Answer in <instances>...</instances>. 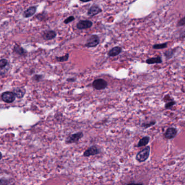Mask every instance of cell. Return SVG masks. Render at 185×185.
Wrapping results in <instances>:
<instances>
[{
	"label": "cell",
	"instance_id": "17",
	"mask_svg": "<svg viewBox=\"0 0 185 185\" xmlns=\"http://www.w3.org/2000/svg\"><path fill=\"white\" fill-rule=\"evenodd\" d=\"M14 51L15 53H17L18 54H19L20 56H23V55L25 54L26 53L25 50L23 48L20 47L19 46H18L17 45H15V46L14 47Z\"/></svg>",
	"mask_w": 185,
	"mask_h": 185
},
{
	"label": "cell",
	"instance_id": "1",
	"mask_svg": "<svg viewBox=\"0 0 185 185\" xmlns=\"http://www.w3.org/2000/svg\"><path fill=\"white\" fill-rule=\"evenodd\" d=\"M151 153V146H147L142 150L137 153L135 156L136 160L139 163H142L146 161L149 158Z\"/></svg>",
	"mask_w": 185,
	"mask_h": 185
},
{
	"label": "cell",
	"instance_id": "13",
	"mask_svg": "<svg viewBox=\"0 0 185 185\" xmlns=\"http://www.w3.org/2000/svg\"><path fill=\"white\" fill-rule=\"evenodd\" d=\"M162 59L161 56H157L156 57H153L146 59V63L149 65L155 64H161L162 63Z\"/></svg>",
	"mask_w": 185,
	"mask_h": 185
},
{
	"label": "cell",
	"instance_id": "24",
	"mask_svg": "<svg viewBox=\"0 0 185 185\" xmlns=\"http://www.w3.org/2000/svg\"><path fill=\"white\" fill-rule=\"evenodd\" d=\"M185 17H183L181 20L178 22L177 26L180 27V26H184L185 25Z\"/></svg>",
	"mask_w": 185,
	"mask_h": 185
},
{
	"label": "cell",
	"instance_id": "18",
	"mask_svg": "<svg viewBox=\"0 0 185 185\" xmlns=\"http://www.w3.org/2000/svg\"><path fill=\"white\" fill-rule=\"evenodd\" d=\"M156 123V121L155 120H153V121L149 122H144L143 123L141 124V127L142 128H144V129H147L149 127H153Z\"/></svg>",
	"mask_w": 185,
	"mask_h": 185
},
{
	"label": "cell",
	"instance_id": "21",
	"mask_svg": "<svg viewBox=\"0 0 185 185\" xmlns=\"http://www.w3.org/2000/svg\"><path fill=\"white\" fill-rule=\"evenodd\" d=\"M176 104V102L175 101H171L168 103H167L165 105V109H170L171 108H172Z\"/></svg>",
	"mask_w": 185,
	"mask_h": 185
},
{
	"label": "cell",
	"instance_id": "28",
	"mask_svg": "<svg viewBox=\"0 0 185 185\" xmlns=\"http://www.w3.org/2000/svg\"><path fill=\"white\" fill-rule=\"evenodd\" d=\"M127 185H144L143 183H136V182H131L129 183Z\"/></svg>",
	"mask_w": 185,
	"mask_h": 185
},
{
	"label": "cell",
	"instance_id": "7",
	"mask_svg": "<svg viewBox=\"0 0 185 185\" xmlns=\"http://www.w3.org/2000/svg\"><path fill=\"white\" fill-rule=\"evenodd\" d=\"M15 95L13 92H6L2 94L1 96L2 99L3 101L7 103H11L15 99Z\"/></svg>",
	"mask_w": 185,
	"mask_h": 185
},
{
	"label": "cell",
	"instance_id": "5",
	"mask_svg": "<svg viewBox=\"0 0 185 185\" xmlns=\"http://www.w3.org/2000/svg\"><path fill=\"white\" fill-rule=\"evenodd\" d=\"M100 150L96 146H92L87 148L83 153V156L84 157H90L91 156L98 155L100 153Z\"/></svg>",
	"mask_w": 185,
	"mask_h": 185
},
{
	"label": "cell",
	"instance_id": "27",
	"mask_svg": "<svg viewBox=\"0 0 185 185\" xmlns=\"http://www.w3.org/2000/svg\"><path fill=\"white\" fill-rule=\"evenodd\" d=\"M67 82H70V83H73V82H76V78H68L67 79Z\"/></svg>",
	"mask_w": 185,
	"mask_h": 185
},
{
	"label": "cell",
	"instance_id": "29",
	"mask_svg": "<svg viewBox=\"0 0 185 185\" xmlns=\"http://www.w3.org/2000/svg\"><path fill=\"white\" fill-rule=\"evenodd\" d=\"M2 154H1V153L0 152V160L1 159V158H2Z\"/></svg>",
	"mask_w": 185,
	"mask_h": 185
},
{
	"label": "cell",
	"instance_id": "15",
	"mask_svg": "<svg viewBox=\"0 0 185 185\" xmlns=\"http://www.w3.org/2000/svg\"><path fill=\"white\" fill-rule=\"evenodd\" d=\"M36 11V7L35 6L30 7L24 12L23 17L26 18L31 17L34 14Z\"/></svg>",
	"mask_w": 185,
	"mask_h": 185
},
{
	"label": "cell",
	"instance_id": "2",
	"mask_svg": "<svg viewBox=\"0 0 185 185\" xmlns=\"http://www.w3.org/2000/svg\"><path fill=\"white\" fill-rule=\"evenodd\" d=\"M100 39L99 36L96 34H92L88 38L85 45L87 48L95 47L99 45Z\"/></svg>",
	"mask_w": 185,
	"mask_h": 185
},
{
	"label": "cell",
	"instance_id": "12",
	"mask_svg": "<svg viewBox=\"0 0 185 185\" xmlns=\"http://www.w3.org/2000/svg\"><path fill=\"white\" fill-rule=\"evenodd\" d=\"M122 51V49L120 47H119V46L114 47L109 51L108 53V56H111V57L117 56L121 53Z\"/></svg>",
	"mask_w": 185,
	"mask_h": 185
},
{
	"label": "cell",
	"instance_id": "20",
	"mask_svg": "<svg viewBox=\"0 0 185 185\" xmlns=\"http://www.w3.org/2000/svg\"><path fill=\"white\" fill-rule=\"evenodd\" d=\"M69 58V53L66 54L64 56H59V57L56 56V59L57 61H59V62H65V61H68Z\"/></svg>",
	"mask_w": 185,
	"mask_h": 185
},
{
	"label": "cell",
	"instance_id": "9",
	"mask_svg": "<svg viewBox=\"0 0 185 185\" xmlns=\"http://www.w3.org/2000/svg\"><path fill=\"white\" fill-rule=\"evenodd\" d=\"M102 12V9L99 6L94 4L87 11V15L90 17H93Z\"/></svg>",
	"mask_w": 185,
	"mask_h": 185
},
{
	"label": "cell",
	"instance_id": "22",
	"mask_svg": "<svg viewBox=\"0 0 185 185\" xmlns=\"http://www.w3.org/2000/svg\"><path fill=\"white\" fill-rule=\"evenodd\" d=\"M8 64V61L5 59H2L0 60V69L3 68Z\"/></svg>",
	"mask_w": 185,
	"mask_h": 185
},
{
	"label": "cell",
	"instance_id": "4",
	"mask_svg": "<svg viewBox=\"0 0 185 185\" xmlns=\"http://www.w3.org/2000/svg\"><path fill=\"white\" fill-rule=\"evenodd\" d=\"M108 83L103 79H97L92 83V87L97 90H102L108 86Z\"/></svg>",
	"mask_w": 185,
	"mask_h": 185
},
{
	"label": "cell",
	"instance_id": "11",
	"mask_svg": "<svg viewBox=\"0 0 185 185\" xmlns=\"http://www.w3.org/2000/svg\"><path fill=\"white\" fill-rule=\"evenodd\" d=\"M13 93L15 95V97L21 99L23 97L24 95L26 94V90L23 87H17L14 89Z\"/></svg>",
	"mask_w": 185,
	"mask_h": 185
},
{
	"label": "cell",
	"instance_id": "3",
	"mask_svg": "<svg viewBox=\"0 0 185 185\" xmlns=\"http://www.w3.org/2000/svg\"><path fill=\"white\" fill-rule=\"evenodd\" d=\"M84 133L82 131H78L69 136L66 139L65 142L67 144H72L78 142L81 138H83Z\"/></svg>",
	"mask_w": 185,
	"mask_h": 185
},
{
	"label": "cell",
	"instance_id": "10",
	"mask_svg": "<svg viewBox=\"0 0 185 185\" xmlns=\"http://www.w3.org/2000/svg\"><path fill=\"white\" fill-rule=\"evenodd\" d=\"M56 32L54 30H47L43 34V38L45 40H50L56 37Z\"/></svg>",
	"mask_w": 185,
	"mask_h": 185
},
{
	"label": "cell",
	"instance_id": "26",
	"mask_svg": "<svg viewBox=\"0 0 185 185\" xmlns=\"http://www.w3.org/2000/svg\"><path fill=\"white\" fill-rule=\"evenodd\" d=\"M43 76L41 75H35L33 77V79L35 81H37L39 82L40 79H42Z\"/></svg>",
	"mask_w": 185,
	"mask_h": 185
},
{
	"label": "cell",
	"instance_id": "14",
	"mask_svg": "<svg viewBox=\"0 0 185 185\" xmlns=\"http://www.w3.org/2000/svg\"><path fill=\"white\" fill-rule=\"evenodd\" d=\"M150 140L151 138L149 136H145L143 137L140 140V141L138 142V144L136 145V146L138 148H140L142 146H146L149 143Z\"/></svg>",
	"mask_w": 185,
	"mask_h": 185
},
{
	"label": "cell",
	"instance_id": "8",
	"mask_svg": "<svg viewBox=\"0 0 185 185\" xmlns=\"http://www.w3.org/2000/svg\"><path fill=\"white\" fill-rule=\"evenodd\" d=\"M93 25L92 22L90 20H80L78 22L76 25L78 30H84L90 28Z\"/></svg>",
	"mask_w": 185,
	"mask_h": 185
},
{
	"label": "cell",
	"instance_id": "23",
	"mask_svg": "<svg viewBox=\"0 0 185 185\" xmlns=\"http://www.w3.org/2000/svg\"><path fill=\"white\" fill-rule=\"evenodd\" d=\"M75 18L73 17V16H70L69 17H67V19H66L64 20V23L65 24H68L69 23L71 22L72 21H73L74 20Z\"/></svg>",
	"mask_w": 185,
	"mask_h": 185
},
{
	"label": "cell",
	"instance_id": "16",
	"mask_svg": "<svg viewBox=\"0 0 185 185\" xmlns=\"http://www.w3.org/2000/svg\"><path fill=\"white\" fill-rule=\"evenodd\" d=\"M176 50H177V48H173V49L170 48L168 50V51L164 52V55L167 59H170L175 54V53L176 52Z\"/></svg>",
	"mask_w": 185,
	"mask_h": 185
},
{
	"label": "cell",
	"instance_id": "6",
	"mask_svg": "<svg viewBox=\"0 0 185 185\" xmlns=\"http://www.w3.org/2000/svg\"><path fill=\"white\" fill-rule=\"evenodd\" d=\"M177 134V130L174 127H169L164 133V138L167 140H172L176 137Z\"/></svg>",
	"mask_w": 185,
	"mask_h": 185
},
{
	"label": "cell",
	"instance_id": "25",
	"mask_svg": "<svg viewBox=\"0 0 185 185\" xmlns=\"http://www.w3.org/2000/svg\"><path fill=\"white\" fill-rule=\"evenodd\" d=\"M8 181L6 179H1L0 180V185H8Z\"/></svg>",
	"mask_w": 185,
	"mask_h": 185
},
{
	"label": "cell",
	"instance_id": "19",
	"mask_svg": "<svg viewBox=\"0 0 185 185\" xmlns=\"http://www.w3.org/2000/svg\"><path fill=\"white\" fill-rule=\"evenodd\" d=\"M167 43H160V44H155L153 46V48L155 50H161L167 47Z\"/></svg>",
	"mask_w": 185,
	"mask_h": 185
}]
</instances>
